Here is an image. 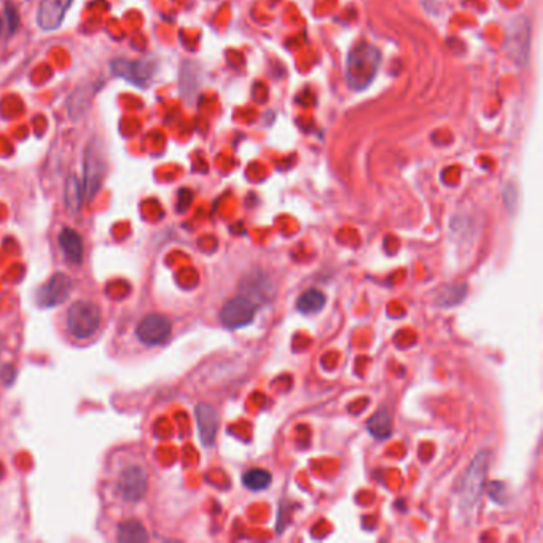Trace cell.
Returning a JSON list of instances; mask_svg holds the SVG:
<instances>
[{"label": "cell", "mask_w": 543, "mask_h": 543, "mask_svg": "<svg viewBox=\"0 0 543 543\" xmlns=\"http://www.w3.org/2000/svg\"><path fill=\"white\" fill-rule=\"evenodd\" d=\"M381 53L376 46L367 42H362L357 46H354L349 58H347L346 75L349 87L356 91H362L368 88L371 82L375 80L380 69Z\"/></svg>", "instance_id": "cell-1"}, {"label": "cell", "mask_w": 543, "mask_h": 543, "mask_svg": "<svg viewBox=\"0 0 543 543\" xmlns=\"http://www.w3.org/2000/svg\"><path fill=\"white\" fill-rule=\"evenodd\" d=\"M99 325L101 311L93 301H75L67 311V328L78 339L91 338Z\"/></svg>", "instance_id": "cell-2"}, {"label": "cell", "mask_w": 543, "mask_h": 543, "mask_svg": "<svg viewBox=\"0 0 543 543\" xmlns=\"http://www.w3.org/2000/svg\"><path fill=\"white\" fill-rule=\"evenodd\" d=\"M491 463V453H480L470 463L466 475H463L461 486V504L462 506H473L483 494L487 468Z\"/></svg>", "instance_id": "cell-3"}, {"label": "cell", "mask_w": 543, "mask_h": 543, "mask_svg": "<svg viewBox=\"0 0 543 543\" xmlns=\"http://www.w3.org/2000/svg\"><path fill=\"white\" fill-rule=\"evenodd\" d=\"M106 174V161H104L102 147L99 140H89L85 150V187L83 194L87 199L94 198Z\"/></svg>", "instance_id": "cell-4"}, {"label": "cell", "mask_w": 543, "mask_h": 543, "mask_svg": "<svg viewBox=\"0 0 543 543\" xmlns=\"http://www.w3.org/2000/svg\"><path fill=\"white\" fill-rule=\"evenodd\" d=\"M257 303L250 300V298L244 295L235 297L222 308L220 320L230 330H236V328L249 325L257 314Z\"/></svg>", "instance_id": "cell-5"}, {"label": "cell", "mask_w": 543, "mask_h": 543, "mask_svg": "<svg viewBox=\"0 0 543 543\" xmlns=\"http://www.w3.org/2000/svg\"><path fill=\"white\" fill-rule=\"evenodd\" d=\"M530 24L526 16L516 18L510 23L508 35H506L505 50L516 64H524L528 61L530 44Z\"/></svg>", "instance_id": "cell-6"}, {"label": "cell", "mask_w": 543, "mask_h": 543, "mask_svg": "<svg viewBox=\"0 0 543 543\" xmlns=\"http://www.w3.org/2000/svg\"><path fill=\"white\" fill-rule=\"evenodd\" d=\"M170 320L161 314H147L137 325V338L147 346H158L166 343L170 337Z\"/></svg>", "instance_id": "cell-7"}, {"label": "cell", "mask_w": 543, "mask_h": 543, "mask_svg": "<svg viewBox=\"0 0 543 543\" xmlns=\"http://www.w3.org/2000/svg\"><path fill=\"white\" fill-rule=\"evenodd\" d=\"M72 280L65 273H56L40 287L37 303L42 308H54L63 304L70 295Z\"/></svg>", "instance_id": "cell-8"}, {"label": "cell", "mask_w": 543, "mask_h": 543, "mask_svg": "<svg viewBox=\"0 0 543 543\" xmlns=\"http://www.w3.org/2000/svg\"><path fill=\"white\" fill-rule=\"evenodd\" d=\"M149 486V473L144 467H127L118 480V491L130 502H139Z\"/></svg>", "instance_id": "cell-9"}, {"label": "cell", "mask_w": 543, "mask_h": 543, "mask_svg": "<svg viewBox=\"0 0 543 543\" xmlns=\"http://www.w3.org/2000/svg\"><path fill=\"white\" fill-rule=\"evenodd\" d=\"M72 0H40L37 24L42 30H56L63 24Z\"/></svg>", "instance_id": "cell-10"}, {"label": "cell", "mask_w": 543, "mask_h": 543, "mask_svg": "<svg viewBox=\"0 0 543 543\" xmlns=\"http://www.w3.org/2000/svg\"><path fill=\"white\" fill-rule=\"evenodd\" d=\"M194 413H196L201 443H203L204 447H212L218 432V423H220L217 410L207 404H199Z\"/></svg>", "instance_id": "cell-11"}, {"label": "cell", "mask_w": 543, "mask_h": 543, "mask_svg": "<svg viewBox=\"0 0 543 543\" xmlns=\"http://www.w3.org/2000/svg\"><path fill=\"white\" fill-rule=\"evenodd\" d=\"M59 246L65 258L74 265H82L85 258V246L82 236L72 228H64L59 235Z\"/></svg>", "instance_id": "cell-12"}, {"label": "cell", "mask_w": 543, "mask_h": 543, "mask_svg": "<svg viewBox=\"0 0 543 543\" xmlns=\"http://www.w3.org/2000/svg\"><path fill=\"white\" fill-rule=\"evenodd\" d=\"M112 70L115 75H120L126 78V80H131L137 85H142V82L147 78V74H145V67L140 63H130V61H113L112 63Z\"/></svg>", "instance_id": "cell-13"}, {"label": "cell", "mask_w": 543, "mask_h": 543, "mask_svg": "<svg viewBox=\"0 0 543 543\" xmlns=\"http://www.w3.org/2000/svg\"><path fill=\"white\" fill-rule=\"evenodd\" d=\"M149 540V532L144 528L142 523L136 520H130L121 524L118 528V542L120 543H142Z\"/></svg>", "instance_id": "cell-14"}, {"label": "cell", "mask_w": 543, "mask_h": 543, "mask_svg": "<svg viewBox=\"0 0 543 543\" xmlns=\"http://www.w3.org/2000/svg\"><path fill=\"white\" fill-rule=\"evenodd\" d=\"M83 188L78 182L77 175H69L65 180V187H64V201L67 209H69L72 213H77L82 209V203H83Z\"/></svg>", "instance_id": "cell-15"}, {"label": "cell", "mask_w": 543, "mask_h": 543, "mask_svg": "<svg viewBox=\"0 0 543 543\" xmlns=\"http://www.w3.org/2000/svg\"><path fill=\"white\" fill-rule=\"evenodd\" d=\"M325 303H327V298L320 290L309 289L304 292L300 298H298L297 309L303 314H316L323 309Z\"/></svg>", "instance_id": "cell-16"}, {"label": "cell", "mask_w": 543, "mask_h": 543, "mask_svg": "<svg viewBox=\"0 0 543 543\" xmlns=\"http://www.w3.org/2000/svg\"><path fill=\"white\" fill-rule=\"evenodd\" d=\"M368 432L375 438L384 440L392 433V418L386 410L377 411L373 418L368 420Z\"/></svg>", "instance_id": "cell-17"}, {"label": "cell", "mask_w": 543, "mask_h": 543, "mask_svg": "<svg viewBox=\"0 0 543 543\" xmlns=\"http://www.w3.org/2000/svg\"><path fill=\"white\" fill-rule=\"evenodd\" d=\"M244 486L247 487V489L254 491V492H258V491H265L270 487L271 481H273V477L271 473L268 472V470H263V468H252L249 470V472L244 475Z\"/></svg>", "instance_id": "cell-18"}, {"label": "cell", "mask_w": 543, "mask_h": 543, "mask_svg": "<svg viewBox=\"0 0 543 543\" xmlns=\"http://www.w3.org/2000/svg\"><path fill=\"white\" fill-rule=\"evenodd\" d=\"M467 290L466 285H453V287H444V289L440 290V297H438V303L442 304L443 308L448 306H454V304L461 303L466 297Z\"/></svg>", "instance_id": "cell-19"}, {"label": "cell", "mask_w": 543, "mask_h": 543, "mask_svg": "<svg viewBox=\"0 0 543 543\" xmlns=\"http://www.w3.org/2000/svg\"><path fill=\"white\" fill-rule=\"evenodd\" d=\"M5 15H7V20H8L10 32H15L18 29V24H20V15H18L16 7H13L10 2H7V5H5Z\"/></svg>", "instance_id": "cell-20"}, {"label": "cell", "mask_w": 543, "mask_h": 543, "mask_svg": "<svg viewBox=\"0 0 543 543\" xmlns=\"http://www.w3.org/2000/svg\"><path fill=\"white\" fill-rule=\"evenodd\" d=\"M2 30H4V20L2 16H0V34H2Z\"/></svg>", "instance_id": "cell-21"}]
</instances>
